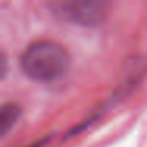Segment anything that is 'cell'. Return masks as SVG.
<instances>
[{"label": "cell", "mask_w": 147, "mask_h": 147, "mask_svg": "<svg viewBox=\"0 0 147 147\" xmlns=\"http://www.w3.org/2000/svg\"><path fill=\"white\" fill-rule=\"evenodd\" d=\"M70 54L55 41H33L19 57L21 71L36 82H52L62 78L70 68Z\"/></svg>", "instance_id": "6da1fadb"}, {"label": "cell", "mask_w": 147, "mask_h": 147, "mask_svg": "<svg viewBox=\"0 0 147 147\" xmlns=\"http://www.w3.org/2000/svg\"><path fill=\"white\" fill-rule=\"evenodd\" d=\"M147 79V55L133 54L123 60L114 89L111 92L109 105H117L128 100Z\"/></svg>", "instance_id": "7a4b0ae2"}, {"label": "cell", "mask_w": 147, "mask_h": 147, "mask_svg": "<svg viewBox=\"0 0 147 147\" xmlns=\"http://www.w3.org/2000/svg\"><path fill=\"white\" fill-rule=\"evenodd\" d=\"M112 0H65V10L73 22L82 27H96L106 21Z\"/></svg>", "instance_id": "3957f363"}, {"label": "cell", "mask_w": 147, "mask_h": 147, "mask_svg": "<svg viewBox=\"0 0 147 147\" xmlns=\"http://www.w3.org/2000/svg\"><path fill=\"white\" fill-rule=\"evenodd\" d=\"M21 117V108L16 103H5L0 109V134L7 136Z\"/></svg>", "instance_id": "277c9868"}, {"label": "cell", "mask_w": 147, "mask_h": 147, "mask_svg": "<svg viewBox=\"0 0 147 147\" xmlns=\"http://www.w3.org/2000/svg\"><path fill=\"white\" fill-rule=\"evenodd\" d=\"M48 139L49 138H45V139H41V141H36V142H33L32 146H29V147H43L46 142H48Z\"/></svg>", "instance_id": "5b68a950"}]
</instances>
